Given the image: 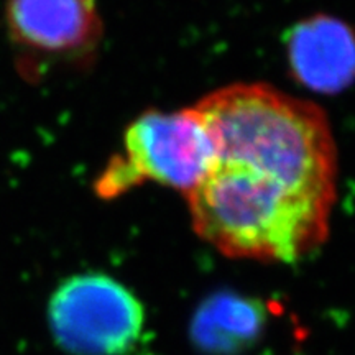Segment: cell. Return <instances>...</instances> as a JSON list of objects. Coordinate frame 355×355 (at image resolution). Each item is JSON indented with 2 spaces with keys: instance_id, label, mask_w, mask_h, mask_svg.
Returning <instances> with one entry per match:
<instances>
[{
  "instance_id": "6da1fadb",
  "label": "cell",
  "mask_w": 355,
  "mask_h": 355,
  "mask_svg": "<svg viewBox=\"0 0 355 355\" xmlns=\"http://www.w3.org/2000/svg\"><path fill=\"white\" fill-rule=\"evenodd\" d=\"M184 198L194 232L219 254L293 263L327 241L337 196L216 159Z\"/></svg>"
},
{
  "instance_id": "7a4b0ae2",
  "label": "cell",
  "mask_w": 355,
  "mask_h": 355,
  "mask_svg": "<svg viewBox=\"0 0 355 355\" xmlns=\"http://www.w3.org/2000/svg\"><path fill=\"white\" fill-rule=\"evenodd\" d=\"M194 107L209 128L216 159L337 194V148L329 119L314 102L265 83H235Z\"/></svg>"
},
{
  "instance_id": "3957f363",
  "label": "cell",
  "mask_w": 355,
  "mask_h": 355,
  "mask_svg": "<svg viewBox=\"0 0 355 355\" xmlns=\"http://www.w3.org/2000/svg\"><path fill=\"white\" fill-rule=\"evenodd\" d=\"M214 162V140L194 105L175 112L150 109L128 123L122 150L105 163L92 189L104 201L145 183L168 186L186 196Z\"/></svg>"
},
{
  "instance_id": "277c9868",
  "label": "cell",
  "mask_w": 355,
  "mask_h": 355,
  "mask_svg": "<svg viewBox=\"0 0 355 355\" xmlns=\"http://www.w3.org/2000/svg\"><path fill=\"white\" fill-rule=\"evenodd\" d=\"M144 303L105 273L64 279L48 303L55 343L69 355H125L145 331Z\"/></svg>"
},
{
  "instance_id": "5b68a950",
  "label": "cell",
  "mask_w": 355,
  "mask_h": 355,
  "mask_svg": "<svg viewBox=\"0 0 355 355\" xmlns=\"http://www.w3.org/2000/svg\"><path fill=\"white\" fill-rule=\"evenodd\" d=\"M6 20L19 46L53 60H89L104 33L97 0H7Z\"/></svg>"
},
{
  "instance_id": "8992f818",
  "label": "cell",
  "mask_w": 355,
  "mask_h": 355,
  "mask_svg": "<svg viewBox=\"0 0 355 355\" xmlns=\"http://www.w3.org/2000/svg\"><path fill=\"white\" fill-rule=\"evenodd\" d=\"M291 76L311 91L336 94L355 79V33L329 15H313L288 32Z\"/></svg>"
},
{
  "instance_id": "52a82bcc",
  "label": "cell",
  "mask_w": 355,
  "mask_h": 355,
  "mask_svg": "<svg viewBox=\"0 0 355 355\" xmlns=\"http://www.w3.org/2000/svg\"><path fill=\"white\" fill-rule=\"evenodd\" d=\"M265 309L259 301L232 293H219L199 306L191 322V337L204 352L237 354L259 339Z\"/></svg>"
}]
</instances>
